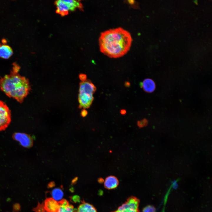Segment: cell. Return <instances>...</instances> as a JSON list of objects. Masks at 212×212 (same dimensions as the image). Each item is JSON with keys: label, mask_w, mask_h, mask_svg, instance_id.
Returning <instances> with one entry per match:
<instances>
[{"label": "cell", "mask_w": 212, "mask_h": 212, "mask_svg": "<svg viewBox=\"0 0 212 212\" xmlns=\"http://www.w3.org/2000/svg\"><path fill=\"white\" fill-rule=\"evenodd\" d=\"M132 41L130 33L123 28L110 29L101 34L99 38L100 50L109 57L119 58L128 51Z\"/></svg>", "instance_id": "6da1fadb"}, {"label": "cell", "mask_w": 212, "mask_h": 212, "mask_svg": "<svg viewBox=\"0 0 212 212\" xmlns=\"http://www.w3.org/2000/svg\"><path fill=\"white\" fill-rule=\"evenodd\" d=\"M19 66L14 64L9 74L0 79V88L8 97L21 103L31 90L28 80L21 75L19 72Z\"/></svg>", "instance_id": "7a4b0ae2"}, {"label": "cell", "mask_w": 212, "mask_h": 212, "mask_svg": "<svg viewBox=\"0 0 212 212\" xmlns=\"http://www.w3.org/2000/svg\"><path fill=\"white\" fill-rule=\"evenodd\" d=\"M96 90V87L90 80H86L80 83L78 100L80 108H88L94 100L93 94Z\"/></svg>", "instance_id": "3957f363"}, {"label": "cell", "mask_w": 212, "mask_h": 212, "mask_svg": "<svg viewBox=\"0 0 212 212\" xmlns=\"http://www.w3.org/2000/svg\"><path fill=\"white\" fill-rule=\"evenodd\" d=\"M11 121L10 110L4 102L0 100V132L7 127Z\"/></svg>", "instance_id": "277c9868"}, {"label": "cell", "mask_w": 212, "mask_h": 212, "mask_svg": "<svg viewBox=\"0 0 212 212\" xmlns=\"http://www.w3.org/2000/svg\"><path fill=\"white\" fill-rule=\"evenodd\" d=\"M55 4L57 13L62 16L75 10L74 4L72 0H59L56 1Z\"/></svg>", "instance_id": "5b68a950"}, {"label": "cell", "mask_w": 212, "mask_h": 212, "mask_svg": "<svg viewBox=\"0 0 212 212\" xmlns=\"http://www.w3.org/2000/svg\"><path fill=\"white\" fill-rule=\"evenodd\" d=\"M139 204V201L137 198L131 197L113 212H138Z\"/></svg>", "instance_id": "8992f818"}, {"label": "cell", "mask_w": 212, "mask_h": 212, "mask_svg": "<svg viewBox=\"0 0 212 212\" xmlns=\"http://www.w3.org/2000/svg\"><path fill=\"white\" fill-rule=\"evenodd\" d=\"M13 138L24 147L28 148L33 145V139L28 135L24 133H16L13 135Z\"/></svg>", "instance_id": "52a82bcc"}, {"label": "cell", "mask_w": 212, "mask_h": 212, "mask_svg": "<svg viewBox=\"0 0 212 212\" xmlns=\"http://www.w3.org/2000/svg\"><path fill=\"white\" fill-rule=\"evenodd\" d=\"M44 206L47 212H58L59 208L58 202L52 198H47L44 201Z\"/></svg>", "instance_id": "ba28073f"}, {"label": "cell", "mask_w": 212, "mask_h": 212, "mask_svg": "<svg viewBox=\"0 0 212 212\" xmlns=\"http://www.w3.org/2000/svg\"><path fill=\"white\" fill-rule=\"evenodd\" d=\"M140 87L146 92L151 93L154 91L155 85L154 81L150 79H146L140 84Z\"/></svg>", "instance_id": "9c48e42d"}, {"label": "cell", "mask_w": 212, "mask_h": 212, "mask_svg": "<svg viewBox=\"0 0 212 212\" xmlns=\"http://www.w3.org/2000/svg\"><path fill=\"white\" fill-rule=\"evenodd\" d=\"M104 182L105 187L108 189L115 188L119 183L117 178L113 176H110L107 177Z\"/></svg>", "instance_id": "30bf717a"}, {"label": "cell", "mask_w": 212, "mask_h": 212, "mask_svg": "<svg viewBox=\"0 0 212 212\" xmlns=\"http://www.w3.org/2000/svg\"><path fill=\"white\" fill-rule=\"evenodd\" d=\"M58 202L59 206L58 212H74L73 206L66 200L63 199Z\"/></svg>", "instance_id": "8fae6325"}, {"label": "cell", "mask_w": 212, "mask_h": 212, "mask_svg": "<svg viewBox=\"0 0 212 212\" xmlns=\"http://www.w3.org/2000/svg\"><path fill=\"white\" fill-rule=\"evenodd\" d=\"M13 51L9 46L3 44L0 45V57L5 59L10 57L12 54Z\"/></svg>", "instance_id": "7c38bea8"}, {"label": "cell", "mask_w": 212, "mask_h": 212, "mask_svg": "<svg viewBox=\"0 0 212 212\" xmlns=\"http://www.w3.org/2000/svg\"><path fill=\"white\" fill-rule=\"evenodd\" d=\"M77 212H97L95 208L88 203L82 202L78 207Z\"/></svg>", "instance_id": "4fadbf2b"}, {"label": "cell", "mask_w": 212, "mask_h": 212, "mask_svg": "<svg viewBox=\"0 0 212 212\" xmlns=\"http://www.w3.org/2000/svg\"><path fill=\"white\" fill-rule=\"evenodd\" d=\"M63 195V192L60 189L55 188L52 191V198L56 201L60 200L62 198Z\"/></svg>", "instance_id": "5bb4252c"}, {"label": "cell", "mask_w": 212, "mask_h": 212, "mask_svg": "<svg viewBox=\"0 0 212 212\" xmlns=\"http://www.w3.org/2000/svg\"><path fill=\"white\" fill-rule=\"evenodd\" d=\"M156 209L151 205H148L145 207L143 210V212H155Z\"/></svg>", "instance_id": "9a60e30c"}, {"label": "cell", "mask_w": 212, "mask_h": 212, "mask_svg": "<svg viewBox=\"0 0 212 212\" xmlns=\"http://www.w3.org/2000/svg\"><path fill=\"white\" fill-rule=\"evenodd\" d=\"M33 210L35 212H45V210L44 208V204L42 203L39 204Z\"/></svg>", "instance_id": "2e32d148"}, {"label": "cell", "mask_w": 212, "mask_h": 212, "mask_svg": "<svg viewBox=\"0 0 212 212\" xmlns=\"http://www.w3.org/2000/svg\"><path fill=\"white\" fill-rule=\"evenodd\" d=\"M137 125L140 128L146 126L148 124V121L145 119H144L137 122Z\"/></svg>", "instance_id": "e0dca14e"}, {"label": "cell", "mask_w": 212, "mask_h": 212, "mask_svg": "<svg viewBox=\"0 0 212 212\" xmlns=\"http://www.w3.org/2000/svg\"><path fill=\"white\" fill-rule=\"evenodd\" d=\"M79 77L80 80L83 81L86 80L87 76L85 74H80Z\"/></svg>", "instance_id": "ac0fdd59"}, {"label": "cell", "mask_w": 212, "mask_h": 212, "mask_svg": "<svg viewBox=\"0 0 212 212\" xmlns=\"http://www.w3.org/2000/svg\"><path fill=\"white\" fill-rule=\"evenodd\" d=\"M87 114V112L85 109H83L81 112V115L83 117H85Z\"/></svg>", "instance_id": "d6986e66"}, {"label": "cell", "mask_w": 212, "mask_h": 212, "mask_svg": "<svg viewBox=\"0 0 212 212\" xmlns=\"http://www.w3.org/2000/svg\"><path fill=\"white\" fill-rule=\"evenodd\" d=\"M172 186L174 188H177L178 186L177 181L175 180L172 182Z\"/></svg>", "instance_id": "ffe728a7"}, {"label": "cell", "mask_w": 212, "mask_h": 212, "mask_svg": "<svg viewBox=\"0 0 212 212\" xmlns=\"http://www.w3.org/2000/svg\"><path fill=\"white\" fill-rule=\"evenodd\" d=\"M120 112L122 115H124L126 113V111L125 110H121Z\"/></svg>", "instance_id": "44dd1931"}, {"label": "cell", "mask_w": 212, "mask_h": 212, "mask_svg": "<svg viewBox=\"0 0 212 212\" xmlns=\"http://www.w3.org/2000/svg\"><path fill=\"white\" fill-rule=\"evenodd\" d=\"M130 85V83L127 82L125 83V85L126 87H129Z\"/></svg>", "instance_id": "7402d4cb"}, {"label": "cell", "mask_w": 212, "mask_h": 212, "mask_svg": "<svg viewBox=\"0 0 212 212\" xmlns=\"http://www.w3.org/2000/svg\"><path fill=\"white\" fill-rule=\"evenodd\" d=\"M193 1L197 5L198 4V1H197V0L194 1Z\"/></svg>", "instance_id": "603a6c76"}, {"label": "cell", "mask_w": 212, "mask_h": 212, "mask_svg": "<svg viewBox=\"0 0 212 212\" xmlns=\"http://www.w3.org/2000/svg\"></svg>", "instance_id": "cb8c5ba5"}]
</instances>
